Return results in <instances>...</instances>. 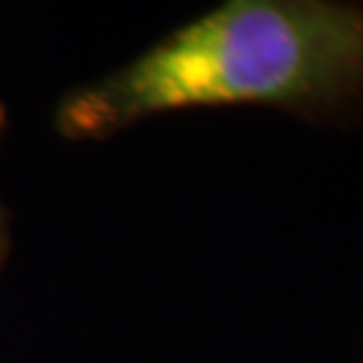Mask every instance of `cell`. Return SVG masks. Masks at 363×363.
I'll return each mask as SVG.
<instances>
[{"label":"cell","instance_id":"1","mask_svg":"<svg viewBox=\"0 0 363 363\" xmlns=\"http://www.w3.org/2000/svg\"><path fill=\"white\" fill-rule=\"evenodd\" d=\"M196 108H274L318 127H361L363 0H223L67 91L54 130L73 143L105 140Z\"/></svg>","mask_w":363,"mask_h":363},{"label":"cell","instance_id":"2","mask_svg":"<svg viewBox=\"0 0 363 363\" xmlns=\"http://www.w3.org/2000/svg\"><path fill=\"white\" fill-rule=\"evenodd\" d=\"M6 127H9V108L0 100V143H3V135H6ZM9 245H11V229H9V213L0 202V267L9 256Z\"/></svg>","mask_w":363,"mask_h":363}]
</instances>
